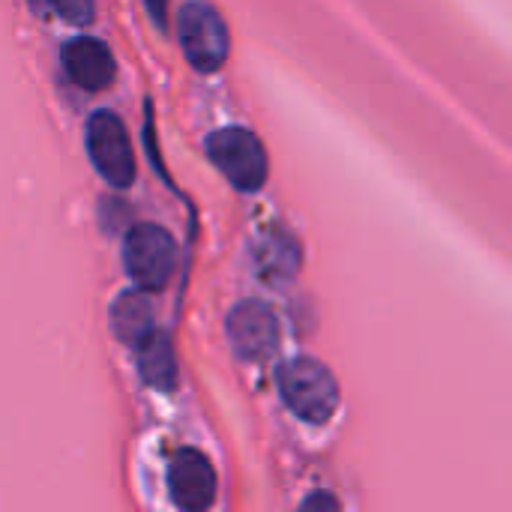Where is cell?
<instances>
[{"instance_id": "12", "label": "cell", "mask_w": 512, "mask_h": 512, "mask_svg": "<svg viewBox=\"0 0 512 512\" xmlns=\"http://www.w3.org/2000/svg\"><path fill=\"white\" fill-rule=\"evenodd\" d=\"M36 12H51V15H60L72 24H87L93 18V6L90 3H48V6H39L33 3Z\"/></svg>"}, {"instance_id": "9", "label": "cell", "mask_w": 512, "mask_h": 512, "mask_svg": "<svg viewBox=\"0 0 512 512\" xmlns=\"http://www.w3.org/2000/svg\"><path fill=\"white\" fill-rule=\"evenodd\" d=\"M111 330L132 351H138L156 333L153 306L144 291H126L111 303Z\"/></svg>"}, {"instance_id": "7", "label": "cell", "mask_w": 512, "mask_h": 512, "mask_svg": "<svg viewBox=\"0 0 512 512\" xmlns=\"http://www.w3.org/2000/svg\"><path fill=\"white\" fill-rule=\"evenodd\" d=\"M168 492L180 512L210 510L219 492V480L210 459L198 450H177L168 465Z\"/></svg>"}, {"instance_id": "11", "label": "cell", "mask_w": 512, "mask_h": 512, "mask_svg": "<svg viewBox=\"0 0 512 512\" xmlns=\"http://www.w3.org/2000/svg\"><path fill=\"white\" fill-rule=\"evenodd\" d=\"M300 267V246L291 234H267L258 243V270L264 279H291Z\"/></svg>"}, {"instance_id": "14", "label": "cell", "mask_w": 512, "mask_h": 512, "mask_svg": "<svg viewBox=\"0 0 512 512\" xmlns=\"http://www.w3.org/2000/svg\"><path fill=\"white\" fill-rule=\"evenodd\" d=\"M147 12L156 15V24H165V6L162 3H147Z\"/></svg>"}, {"instance_id": "10", "label": "cell", "mask_w": 512, "mask_h": 512, "mask_svg": "<svg viewBox=\"0 0 512 512\" xmlns=\"http://www.w3.org/2000/svg\"><path fill=\"white\" fill-rule=\"evenodd\" d=\"M138 372L141 381L159 393H171L177 387V357H174V345L165 333H153L138 351Z\"/></svg>"}, {"instance_id": "5", "label": "cell", "mask_w": 512, "mask_h": 512, "mask_svg": "<svg viewBox=\"0 0 512 512\" xmlns=\"http://www.w3.org/2000/svg\"><path fill=\"white\" fill-rule=\"evenodd\" d=\"M87 153L108 186L126 189L135 180V150L123 120L114 111H96L87 120Z\"/></svg>"}, {"instance_id": "6", "label": "cell", "mask_w": 512, "mask_h": 512, "mask_svg": "<svg viewBox=\"0 0 512 512\" xmlns=\"http://www.w3.org/2000/svg\"><path fill=\"white\" fill-rule=\"evenodd\" d=\"M228 342L234 354L246 363H264L279 351L282 327L276 312L261 300H243L228 312L225 321Z\"/></svg>"}, {"instance_id": "1", "label": "cell", "mask_w": 512, "mask_h": 512, "mask_svg": "<svg viewBox=\"0 0 512 512\" xmlns=\"http://www.w3.org/2000/svg\"><path fill=\"white\" fill-rule=\"evenodd\" d=\"M276 387L294 417L312 426H324L339 411V384L333 372L315 357H294L276 369Z\"/></svg>"}, {"instance_id": "4", "label": "cell", "mask_w": 512, "mask_h": 512, "mask_svg": "<svg viewBox=\"0 0 512 512\" xmlns=\"http://www.w3.org/2000/svg\"><path fill=\"white\" fill-rule=\"evenodd\" d=\"M177 36H180L186 60L198 72L210 75L225 66L228 51H231V36L216 6L198 3V0L183 3L177 12Z\"/></svg>"}, {"instance_id": "2", "label": "cell", "mask_w": 512, "mask_h": 512, "mask_svg": "<svg viewBox=\"0 0 512 512\" xmlns=\"http://www.w3.org/2000/svg\"><path fill=\"white\" fill-rule=\"evenodd\" d=\"M207 156L240 192H258L267 183L270 159L261 138L243 126H225L207 135Z\"/></svg>"}, {"instance_id": "13", "label": "cell", "mask_w": 512, "mask_h": 512, "mask_svg": "<svg viewBox=\"0 0 512 512\" xmlns=\"http://www.w3.org/2000/svg\"><path fill=\"white\" fill-rule=\"evenodd\" d=\"M297 512H342V504H339V498L330 495V492H315V495H309V498L300 504V510Z\"/></svg>"}, {"instance_id": "8", "label": "cell", "mask_w": 512, "mask_h": 512, "mask_svg": "<svg viewBox=\"0 0 512 512\" xmlns=\"http://www.w3.org/2000/svg\"><path fill=\"white\" fill-rule=\"evenodd\" d=\"M60 63H63V72L69 75V81L90 93L105 90L117 75L114 54L108 51L105 42H99L93 36H78V39L66 42L60 51Z\"/></svg>"}, {"instance_id": "3", "label": "cell", "mask_w": 512, "mask_h": 512, "mask_svg": "<svg viewBox=\"0 0 512 512\" xmlns=\"http://www.w3.org/2000/svg\"><path fill=\"white\" fill-rule=\"evenodd\" d=\"M123 264L135 291H162L177 264V243L162 225L138 222L126 231Z\"/></svg>"}]
</instances>
